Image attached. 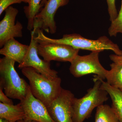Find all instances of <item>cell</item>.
I'll use <instances>...</instances> for the list:
<instances>
[{"mask_svg": "<svg viewBox=\"0 0 122 122\" xmlns=\"http://www.w3.org/2000/svg\"><path fill=\"white\" fill-rule=\"evenodd\" d=\"M35 38L38 42L67 45L79 50H85L100 52L106 50H111L116 55L122 56V50L118 46L105 36L94 40L85 38L79 34H72L64 35L60 39H53L46 36L42 30H39Z\"/></svg>", "mask_w": 122, "mask_h": 122, "instance_id": "6da1fadb", "label": "cell"}, {"mask_svg": "<svg viewBox=\"0 0 122 122\" xmlns=\"http://www.w3.org/2000/svg\"><path fill=\"white\" fill-rule=\"evenodd\" d=\"M93 87L82 97H74L72 102V115L73 122H83L91 116L94 109L108 100V93L102 87L101 79L95 75Z\"/></svg>", "mask_w": 122, "mask_h": 122, "instance_id": "7a4b0ae2", "label": "cell"}, {"mask_svg": "<svg viewBox=\"0 0 122 122\" xmlns=\"http://www.w3.org/2000/svg\"><path fill=\"white\" fill-rule=\"evenodd\" d=\"M22 74L29 82L31 93L48 107L61 91V79L59 77L50 79L31 67L21 69Z\"/></svg>", "mask_w": 122, "mask_h": 122, "instance_id": "3957f363", "label": "cell"}, {"mask_svg": "<svg viewBox=\"0 0 122 122\" xmlns=\"http://www.w3.org/2000/svg\"><path fill=\"white\" fill-rule=\"evenodd\" d=\"M15 62L5 57L0 59V87L9 98L21 101L25 97L29 86L17 72Z\"/></svg>", "mask_w": 122, "mask_h": 122, "instance_id": "277c9868", "label": "cell"}, {"mask_svg": "<svg viewBox=\"0 0 122 122\" xmlns=\"http://www.w3.org/2000/svg\"><path fill=\"white\" fill-rule=\"evenodd\" d=\"M99 53L95 51L84 56L77 55L71 62L69 68L71 73L76 78L94 74L103 80L106 79L108 70L100 63L99 58Z\"/></svg>", "mask_w": 122, "mask_h": 122, "instance_id": "5b68a950", "label": "cell"}, {"mask_svg": "<svg viewBox=\"0 0 122 122\" xmlns=\"http://www.w3.org/2000/svg\"><path fill=\"white\" fill-rule=\"evenodd\" d=\"M37 30L34 29L31 31V39L26 55L22 62L19 64L18 68L22 69L26 67H31L38 72L50 79H53L58 77V72L51 68L50 62L41 59L38 52V42L35 37Z\"/></svg>", "mask_w": 122, "mask_h": 122, "instance_id": "8992f818", "label": "cell"}, {"mask_svg": "<svg viewBox=\"0 0 122 122\" xmlns=\"http://www.w3.org/2000/svg\"><path fill=\"white\" fill-rule=\"evenodd\" d=\"M38 55L45 61L71 62L78 55L79 50L63 44L38 42Z\"/></svg>", "mask_w": 122, "mask_h": 122, "instance_id": "52a82bcc", "label": "cell"}, {"mask_svg": "<svg viewBox=\"0 0 122 122\" xmlns=\"http://www.w3.org/2000/svg\"><path fill=\"white\" fill-rule=\"evenodd\" d=\"M69 0H47L44 7L35 17L34 28L44 30L54 34L56 32L57 26L54 16L60 7L66 5Z\"/></svg>", "mask_w": 122, "mask_h": 122, "instance_id": "ba28073f", "label": "cell"}, {"mask_svg": "<svg viewBox=\"0 0 122 122\" xmlns=\"http://www.w3.org/2000/svg\"><path fill=\"white\" fill-rule=\"evenodd\" d=\"M20 103L25 114L24 122H56L51 116L47 107L33 95L29 86L25 97Z\"/></svg>", "mask_w": 122, "mask_h": 122, "instance_id": "9c48e42d", "label": "cell"}, {"mask_svg": "<svg viewBox=\"0 0 122 122\" xmlns=\"http://www.w3.org/2000/svg\"><path fill=\"white\" fill-rule=\"evenodd\" d=\"M74 95L69 90L62 88L59 95L48 107L51 117L56 122H73L72 105Z\"/></svg>", "mask_w": 122, "mask_h": 122, "instance_id": "30bf717a", "label": "cell"}, {"mask_svg": "<svg viewBox=\"0 0 122 122\" xmlns=\"http://www.w3.org/2000/svg\"><path fill=\"white\" fill-rule=\"evenodd\" d=\"M4 18L0 22V47L2 48L10 39L22 37L23 26L19 21L15 23L18 14L17 9L10 6L5 11Z\"/></svg>", "mask_w": 122, "mask_h": 122, "instance_id": "8fae6325", "label": "cell"}, {"mask_svg": "<svg viewBox=\"0 0 122 122\" xmlns=\"http://www.w3.org/2000/svg\"><path fill=\"white\" fill-rule=\"evenodd\" d=\"M29 46L20 43L15 38L10 39L0 50V54L20 64L24 60Z\"/></svg>", "mask_w": 122, "mask_h": 122, "instance_id": "7c38bea8", "label": "cell"}, {"mask_svg": "<svg viewBox=\"0 0 122 122\" xmlns=\"http://www.w3.org/2000/svg\"><path fill=\"white\" fill-rule=\"evenodd\" d=\"M25 117V112L20 103L14 105L0 102V118L9 122H17L23 121Z\"/></svg>", "mask_w": 122, "mask_h": 122, "instance_id": "4fadbf2b", "label": "cell"}, {"mask_svg": "<svg viewBox=\"0 0 122 122\" xmlns=\"http://www.w3.org/2000/svg\"><path fill=\"white\" fill-rule=\"evenodd\" d=\"M101 79L102 87L108 93L112 102V107L114 110L119 122H122V91L111 86Z\"/></svg>", "mask_w": 122, "mask_h": 122, "instance_id": "5bb4252c", "label": "cell"}, {"mask_svg": "<svg viewBox=\"0 0 122 122\" xmlns=\"http://www.w3.org/2000/svg\"><path fill=\"white\" fill-rule=\"evenodd\" d=\"M110 66L106 77L107 83L122 91V63L113 62Z\"/></svg>", "mask_w": 122, "mask_h": 122, "instance_id": "9a60e30c", "label": "cell"}, {"mask_svg": "<svg viewBox=\"0 0 122 122\" xmlns=\"http://www.w3.org/2000/svg\"><path fill=\"white\" fill-rule=\"evenodd\" d=\"M42 0H22V2L28 3V5L24 7V12L28 20L27 29L32 31L35 17L41 11Z\"/></svg>", "mask_w": 122, "mask_h": 122, "instance_id": "2e32d148", "label": "cell"}, {"mask_svg": "<svg viewBox=\"0 0 122 122\" xmlns=\"http://www.w3.org/2000/svg\"><path fill=\"white\" fill-rule=\"evenodd\" d=\"M95 122H119L114 110L107 105H100L96 108Z\"/></svg>", "mask_w": 122, "mask_h": 122, "instance_id": "e0dca14e", "label": "cell"}, {"mask_svg": "<svg viewBox=\"0 0 122 122\" xmlns=\"http://www.w3.org/2000/svg\"><path fill=\"white\" fill-rule=\"evenodd\" d=\"M108 33L110 36H116L118 33L122 34V0L120 11L117 16L113 21L108 29Z\"/></svg>", "mask_w": 122, "mask_h": 122, "instance_id": "ac0fdd59", "label": "cell"}, {"mask_svg": "<svg viewBox=\"0 0 122 122\" xmlns=\"http://www.w3.org/2000/svg\"><path fill=\"white\" fill-rule=\"evenodd\" d=\"M110 20L111 22L117 17L118 15L115 4L116 0H106Z\"/></svg>", "mask_w": 122, "mask_h": 122, "instance_id": "d6986e66", "label": "cell"}, {"mask_svg": "<svg viewBox=\"0 0 122 122\" xmlns=\"http://www.w3.org/2000/svg\"><path fill=\"white\" fill-rule=\"evenodd\" d=\"M22 2V0H0V15L11 5Z\"/></svg>", "mask_w": 122, "mask_h": 122, "instance_id": "ffe728a7", "label": "cell"}, {"mask_svg": "<svg viewBox=\"0 0 122 122\" xmlns=\"http://www.w3.org/2000/svg\"><path fill=\"white\" fill-rule=\"evenodd\" d=\"M3 89L2 87H0V102L5 104H13L12 100L8 97L3 92Z\"/></svg>", "mask_w": 122, "mask_h": 122, "instance_id": "44dd1931", "label": "cell"}, {"mask_svg": "<svg viewBox=\"0 0 122 122\" xmlns=\"http://www.w3.org/2000/svg\"><path fill=\"white\" fill-rule=\"evenodd\" d=\"M110 59L113 62L122 63V56H119L115 54H111L109 56Z\"/></svg>", "mask_w": 122, "mask_h": 122, "instance_id": "7402d4cb", "label": "cell"}, {"mask_svg": "<svg viewBox=\"0 0 122 122\" xmlns=\"http://www.w3.org/2000/svg\"><path fill=\"white\" fill-rule=\"evenodd\" d=\"M47 1V0H42L41 4V8L44 7L45 4H46V2Z\"/></svg>", "mask_w": 122, "mask_h": 122, "instance_id": "603a6c76", "label": "cell"}, {"mask_svg": "<svg viewBox=\"0 0 122 122\" xmlns=\"http://www.w3.org/2000/svg\"><path fill=\"white\" fill-rule=\"evenodd\" d=\"M0 122H9L8 120L0 118Z\"/></svg>", "mask_w": 122, "mask_h": 122, "instance_id": "cb8c5ba5", "label": "cell"}, {"mask_svg": "<svg viewBox=\"0 0 122 122\" xmlns=\"http://www.w3.org/2000/svg\"><path fill=\"white\" fill-rule=\"evenodd\" d=\"M36 122V121H31V122Z\"/></svg>", "mask_w": 122, "mask_h": 122, "instance_id": "d4e9b609", "label": "cell"}, {"mask_svg": "<svg viewBox=\"0 0 122 122\" xmlns=\"http://www.w3.org/2000/svg\"><path fill=\"white\" fill-rule=\"evenodd\" d=\"M24 122V121H19V122Z\"/></svg>", "mask_w": 122, "mask_h": 122, "instance_id": "484cf974", "label": "cell"}]
</instances>
